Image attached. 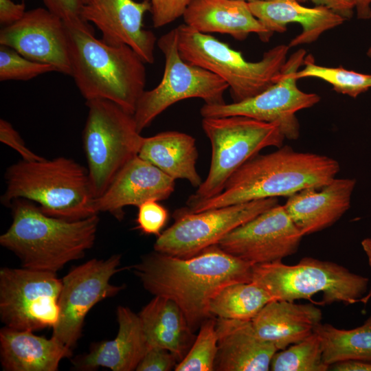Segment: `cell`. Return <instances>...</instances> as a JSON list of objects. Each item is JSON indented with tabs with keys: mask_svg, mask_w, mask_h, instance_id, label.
I'll list each match as a JSON object with an SVG mask.
<instances>
[{
	"mask_svg": "<svg viewBox=\"0 0 371 371\" xmlns=\"http://www.w3.org/2000/svg\"><path fill=\"white\" fill-rule=\"evenodd\" d=\"M252 266L217 244L190 258L155 251L131 269L147 291L174 301L194 332L203 322L213 317L210 303L222 289L251 282Z\"/></svg>",
	"mask_w": 371,
	"mask_h": 371,
	"instance_id": "cell-1",
	"label": "cell"
},
{
	"mask_svg": "<svg viewBox=\"0 0 371 371\" xmlns=\"http://www.w3.org/2000/svg\"><path fill=\"white\" fill-rule=\"evenodd\" d=\"M339 170V162L331 157L281 146L247 161L230 176L218 195L183 208L199 212L254 200L289 197L303 189L328 184Z\"/></svg>",
	"mask_w": 371,
	"mask_h": 371,
	"instance_id": "cell-2",
	"label": "cell"
},
{
	"mask_svg": "<svg viewBox=\"0 0 371 371\" xmlns=\"http://www.w3.org/2000/svg\"><path fill=\"white\" fill-rule=\"evenodd\" d=\"M65 25L71 76L82 97L111 101L133 115L145 91V62L128 45H111L95 38L85 21Z\"/></svg>",
	"mask_w": 371,
	"mask_h": 371,
	"instance_id": "cell-3",
	"label": "cell"
},
{
	"mask_svg": "<svg viewBox=\"0 0 371 371\" xmlns=\"http://www.w3.org/2000/svg\"><path fill=\"white\" fill-rule=\"evenodd\" d=\"M12 221L0 236L2 247L13 252L23 267L57 273L69 262L85 256L95 240L98 214L67 221L44 214L25 199L14 200Z\"/></svg>",
	"mask_w": 371,
	"mask_h": 371,
	"instance_id": "cell-4",
	"label": "cell"
},
{
	"mask_svg": "<svg viewBox=\"0 0 371 371\" xmlns=\"http://www.w3.org/2000/svg\"><path fill=\"white\" fill-rule=\"evenodd\" d=\"M6 189L1 202L10 207L16 199H25L45 214L78 221L98 214L93 207L88 170L72 159L21 160L5 173Z\"/></svg>",
	"mask_w": 371,
	"mask_h": 371,
	"instance_id": "cell-5",
	"label": "cell"
},
{
	"mask_svg": "<svg viewBox=\"0 0 371 371\" xmlns=\"http://www.w3.org/2000/svg\"><path fill=\"white\" fill-rule=\"evenodd\" d=\"M177 28L181 58L223 79L229 86L233 102L252 98L275 83L290 48L278 45L265 52L260 60L250 62L240 52L209 34L186 24Z\"/></svg>",
	"mask_w": 371,
	"mask_h": 371,
	"instance_id": "cell-6",
	"label": "cell"
},
{
	"mask_svg": "<svg viewBox=\"0 0 371 371\" xmlns=\"http://www.w3.org/2000/svg\"><path fill=\"white\" fill-rule=\"evenodd\" d=\"M251 282L276 300H311L322 293L321 304L359 302L367 293L369 279L330 261L305 257L294 265L282 260L253 265Z\"/></svg>",
	"mask_w": 371,
	"mask_h": 371,
	"instance_id": "cell-7",
	"label": "cell"
},
{
	"mask_svg": "<svg viewBox=\"0 0 371 371\" xmlns=\"http://www.w3.org/2000/svg\"><path fill=\"white\" fill-rule=\"evenodd\" d=\"M88 115L82 133L94 199L109 187L124 166L138 155L144 137L133 115L103 99L86 101Z\"/></svg>",
	"mask_w": 371,
	"mask_h": 371,
	"instance_id": "cell-8",
	"label": "cell"
},
{
	"mask_svg": "<svg viewBox=\"0 0 371 371\" xmlns=\"http://www.w3.org/2000/svg\"><path fill=\"white\" fill-rule=\"evenodd\" d=\"M201 126L211 144L210 170L186 204L218 195L243 164L265 148L281 147L285 138L278 125L242 115L203 117Z\"/></svg>",
	"mask_w": 371,
	"mask_h": 371,
	"instance_id": "cell-9",
	"label": "cell"
},
{
	"mask_svg": "<svg viewBox=\"0 0 371 371\" xmlns=\"http://www.w3.org/2000/svg\"><path fill=\"white\" fill-rule=\"evenodd\" d=\"M165 57V67L160 82L144 91L133 117L141 132L171 105L188 98H200L209 105L225 103L227 84L214 74L185 61L178 49L177 28L162 35L157 41Z\"/></svg>",
	"mask_w": 371,
	"mask_h": 371,
	"instance_id": "cell-10",
	"label": "cell"
},
{
	"mask_svg": "<svg viewBox=\"0 0 371 371\" xmlns=\"http://www.w3.org/2000/svg\"><path fill=\"white\" fill-rule=\"evenodd\" d=\"M62 280L56 273L27 268L0 270V317L5 326L36 331L58 322Z\"/></svg>",
	"mask_w": 371,
	"mask_h": 371,
	"instance_id": "cell-11",
	"label": "cell"
},
{
	"mask_svg": "<svg viewBox=\"0 0 371 371\" xmlns=\"http://www.w3.org/2000/svg\"><path fill=\"white\" fill-rule=\"evenodd\" d=\"M278 204V198H267L199 212L177 209L175 222L157 236L154 249L179 258L192 257Z\"/></svg>",
	"mask_w": 371,
	"mask_h": 371,
	"instance_id": "cell-12",
	"label": "cell"
},
{
	"mask_svg": "<svg viewBox=\"0 0 371 371\" xmlns=\"http://www.w3.org/2000/svg\"><path fill=\"white\" fill-rule=\"evenodd\" d=\"M306 52L299 49L284 64L277 81L258 95L238 102L209 105L200 109L203 117L242 115L278 126L284 137L296 139L300 124L296 112L310 108L320 100L316 93L301 91L295 74L304 64Z\"/></svg>",
	"mask_w": 371,
	"mask_h": 371,
	"instance_id": "cell-13",
	"label": "cell"
},
{
	"mask_svg": "<svg viewBox=\"0 0 371 371\" xmlns=\"http://www.w3.org/2000/svg\"><path fill=\"white\" fill-rule=\"evenodd\" d=\"M121 255L105 260L93 258L71 269L62 279L58 322L52 336L69 348L80 339L85 319L99 302L117 295L124 285L111 284V278L123 269Z\"/></svg>",
	"mask_w": 371,
	"mask_h": 371,
	"instance_id": "cell-14",
	"label": "cell"
},
{
	"mask_svg": "<svg viewBox=\"0 0 371 371\" xmlns=\"http://www.w3.org/2000/svg\"><path fill=\"white\" fill-rule=\"evenodd\" d=\"M303 236L284 205L278 204L232 230L218 245L257 265L280 261L295 254Z\"/></svg>",
	"mask_w": 371,
	"mask_h": 371,
	"instance_id": "cell-15",
	"label": "cell"
},
{
	"mask_svg": "<svg viewBox=\"0 0 371 371\" xmlns=\"http://www.w3.org/2000/svg\"><path fill=\"white\" fill-rule=\"evenodd\" d=\"M0 45L11 47L33 61L53 65L58 72L71 76L66 25L47 8L27 11L17 22L3 27Z\"/></svg>",
	"mask_w": 371,
	"mask_h": 371,
	"instance_id": "cell-16",
	"label": "cell"
},
{
	"mask_svg": "<svg viewBox=\"0 0 371 371\" xmlns=\"http://www.w3.org/2000/svg\"><path fill=\"white\" fill-rule=\"evenodd\" d=\"M148 11L149 0H82L80 16L96 26L104 43L128 45L145 63L153 64L157 38L143 24L144 16Z\"/></svg>",
	"mask_w": 371,
	"mask_h": 371,
	"instance_id": "cell-17",
	"label": "cell"
},
{
	"mask_svg": "<svg viewBox=\"0 0 371 371\" xmlns=\"http://www.w3.org/2000/svg\"><path fill=\"white\" fill-rule=\"evenodd\" d=\"M175 180L138 155L128 161L100 197L93 200L97 214L108 212L118 221L124 208L143 203L167 199L174 192Z\"/></svg>",
	"mask_w": 371,
	"mask_h": 371,
	"instance_id": "cell-18",
	"label": "cell"
},
{
	"mask_svg": "<svg viewBox=\"0 0 371 371\" xmlns=\"http://www.w3.org/2000/svg\"><path fill=\"white\" fill-rule=\"evenodd\" d=\"M355 179H336L321 188L303 189L288 197L284 207L302 234L308 235L336 223L349 209Z\"/></svg>",
	"mask_w": 371,
	"mask_h": 371,
	"instance_id": "cell-19",
	"label": "cell"
},
{
	"mask_svg": "<svg viewBox=\"0 0 371 371\" xmlns=\"http://www.w3.org/2000/svg\"><path fill=\"white\" fill-rule=\"evenodd\" d=\"M216 371H268L278 350L256 333L251 321L216 318Z\"/></svg>",
	"mask_w": 371,
	"mask_h": 371,
	"instance_id": "cell-20",
	"label": "cell"
},
{
	"mask_svg": "<svg viewBox=\"0 0 371 371\" xmlns=\"http://www.w3.org/2000/svg\"><path fill=\"white\" fill-rule=\"evenodd\" d=\"M118 331L116 337L92 347L90 351L74 360L80 370L104 367L113 371L136 370L149 349L138 314L129 308H117Z\"/></svg>",
	"mask_w": 371,
	"mask_h": 371,
	"instance_id": "cell-21",
	"label": "cell"
},
{
	"mask_svg": "<svg viewBox=\"0 0 371 371\" xmlns=\"http://www.w3.org/2000/svg\"><path fill=\"white\" fill-rule=\"evenodd\" d=\"M248 5L253 14L272 34L286 31L289 23L301 25L302 31L290 41L289 47L315 42L324 32L345 21L325 7H305L297 0H254L248 1Z\"/></svg>",
	"mask_w": 371,
	"mask_h": 371,
	"instance_id": "cell-22",
	"label": "cell"
},
{
	"mask_svg": "<svg viewBox=\"0 0 371 371\" xmlns=\"http://www.w3.org/2000/svg\"><path fill=\"white\" fill-rule=\"evenodd\" d=\"M182 17L184 24L199 32L225 34L238 41L254 33L268 42L273 35L243 0H190Z\"/></svg>",
	"mask_w": 371,
	"mask_h": 371,
	"instance_id": "cell-23",
	"label": "cell"
},
{
	"mask_svg": "<svg viewBox=\"0 0 371 371\" xmlns=\"http://www.w3.org/2000/svg\"><path fill=\"white\" fill-rule=\"evenodd\" d=\"M322 318L321 309L313 304L273 300L260 310L251 323L260 338L280 350L313 334Z\"/></svg>",
	"mask_w": 371,
	"mask_h": 371,
	"instance_id": "cell-24",
	"label": "cell"
},
{
	"mask_svg": "<svg viewBox=\"0 0 371 371\" xmlns=\"http://www.w3.org/2000/svg\"><path fill=\"white\" fill-rule=\"evenodd\" d=\"M71 349L52 336L3 327L0 330V357L6 371H56L60 362L70 357Z\"/></svg>",
	"mask_w": 371,
	"mask_h": 371,
	"instance_id": "cell-25",
	"label": "cell"
},
{
	"mask_svg": "<svg viewBox=\"0 0 371 371\" xmlns=\"http://www.w3.org/2000/svg\"><path fill=\"white\" fill-rule=\"evenodd\" d=\"M138 315L148 348L166 349L179 363L196 337L179 306L168 298L155 296Z\"/></svg>",
	"mask_w": 371,
	"mask_h": 371,
	"instance_id": "cell-26",
	"label": "cell"
},
{
	"mask_svg": "<svg viewBox=\"0 0 371 371\" xmlns=\"http://www.w3.org/2000/svg\"><path fill=\"white\" fill-rule=\"evenodd\" d=\"M138 156L175 180L186 179L196 188L203 182L196 168V140L187 133L168 131L144 137Z\"/></svg>",
	"mask_w": 371,
	"mask_h": 371,
	"instance_id": "cell-27",
	"label": "cell"
},
{
	"mask_svg": "<svg viewBox=\"0 0 371 371\" xmlns=\"http://www.w3.org/2000/svg\"><path fill=\"white\" fill-rule=\"evenodd\" d=\"M314 332L321 339L323 360L326 364L347 360L371 362V314L355 328L339 329L320 323Z\"/></svg>",
	"mask_w": 371,
	"mask_h": 371,
	"instance_id": "cell-28",
	"label": "cell"
},
{
	"mask_svg": "<svg viewBox=\"0 0 371 371\" xmlns=\"http://www.w3.org/2000/svg\"><path fill=\"white\" fill-rule=\"evenodd\" d=\"M273 300H276L256 283L238 282L222 289L212 299L209 310L216 318L251 321Z\"/></svg>",
	"mask_w": 371,
	"mask_h": 371,
	"instance_id": "cell-29",
	"label": "cell"
},
{
	"mask_svg": "<svg viewBox=\"0 0 371 371\" xmlns=\"http://www.w3.org/2000/svg\"><path fill=\"white\" fill-rule=\"evenodd\" d=\"M329 367L323 360L321 339L314 332L302 341L278 350L272 357L270 370L327 371Z\"/></svg>",
	"mask_w": 371,
	"mask_h": 371,
	"instance_id": "cell-30",
	"label": "cell"
},
{
	"mask_svg": "<svg viewBox=\"0 0 371 371\" xmlns=\"http://www.w3.org/2000/svg\"><path fill=\"white\" fill-rule=\"evenodd\" d=\"M303 65V69L295 74L297 80L304 78L321 79L331 85L337 92L352 98H357L371 88V74L348 70L341 67L318 65L311 54L305 57Z\"/></svg>",
	"mask_w": 371,
	"mask_h": 371,
	"instance_id": "cell-31",
	"label": "cell"
},
{
	"mask_svg": "<svg viewBox=\"0 0 371 371\" xmlns=\"http://www.w3.org/2000/svg\"><path fill=\"white\" fill-rule=\"evenodd\" d=\"M216 317L203 322L186 356L176 365L175 371H214L218 352Z\"/></svg>",
	"mask_w": 371,
	"mask_h": 371,
	"instance_id": "cell-32",
	"label": "cell"
},
{
	"mask_svg": "<svg viewBox=\"0 0 371 371\" xmlns=\"http://www.w3.org/2000/svg\"><path fill=\"white\" fill-rule=\"evenodd\" d=\"M51 71H56L53 65L33 61L14 49L0 45L1 81H25Z\"/></svg>",
	"mask_w": 371,
	"mask_h": 371,
	"instance_id": "cell-33",
	"label": "cell"
},
{
	"mask_svg": "<svg viewBox=\"0 0 371 371\" xmlns=\"http://www.w3.org/2000/svg\"><path fill=\"white\" fill-rule=\"evenodd\" d=\"M167 210L157 201H146L138 207L137 228L147 235L159 236L168 221Z\"/></svg>",
	"mask_w": 371,
	"mask_h": 371,
	"instance_id": "cell-34",
	"label": "cell"
},
{
	"mask_svg": "<svg viewBox=\"0 0 371 371\" xmlns=\"http://www.w3.org/2000/svg\"><path fill=\"white\" fill-rule=\"evenodd\" d=\"M153 25L154 27L165 26L183 14L190 0H149Z\"/></svg>",
	"mask_w": 371,
	"mask_h": 371,
	"instance_id": "cell-35",
	"label": "cell"
},
{
	"mask_svg": "<svg viewBox=\"0 0 371 371\" xmlns=\"http://www.w3.org/2000/svg\"><path fill=\"white\" fill-rule=\"evenodd\" d=\"M178 361L169 350L150 348L136 368L137 371H170L175 369Z\"/></svg>",
	"mask_w": 371,
	"mask_h": 371,
	"instance_id": "cell-36",
	"label": "cell"
},
{
	"mask_svg": "<svg viewBox=\"0 0 371 371\" xmlns=\"http://www.w3.org/2000/svg\"><path fill=\"white\" fill-rule=\"evenodd\" d=\"M0 141L15 150L23 160L40 161L45 159L27 148L19 133L4 119L0 120Z\"/></svg>",
	"mask_w": 371,
	"mask_h": 371,
	"instance_id": "cell-37",
	"label": "cell"
},
{
	"mask_svg": "<svg viewBox=\"0 0 371 371\" xmlns=\"http://www.w3.org/2000/svg\"><path fill=\"white\" fill-rule=\"evenodd\" d=\"M46 8L65 24L84 21L80 16L82 0H43Z\"/></svg>",
	"mask_w": 371,
	"mask_h": 371,
	"instance_id": "cell-38",
	"label": "cell"
},
{
	"mask_svg": "<svg viewBox=\"0 0 371 371\" xmlns=\"http://www.w3.org/2000/svg\"><path fill=\"white\" fill-rule=\"evenodd\" d=\"M25 3H15L12 0H0V23L3 27L10 25L25 15Z\"/></svg>",
	"mask_w": 371,
	"mask_h": 371,
	"instance_id": "cell-39",
	"label": "cell"
},
{
	"mask_svg": "<svg viewBox=\"0 0 371 371\" xmlns=\"http://www.w3.org/2000/svg\"><path fill=\"white\" fill-rule=\"evenodd\" d=\"M308 1L316 6H323L332 10L345 20L351 19L356 5L355 0H297L301 3Z\"/></svg>",
	"mask_w": 371,
	"mask_h": 371,
	"instance_id": "cell-40",
	"label": "cell"
},
{
	"mask_svg": "<svg viewBox=\"0 0 371 371\" xmlns=\"http://www.w3.org/2000/svg\"><path fill=\"white\" fill-rule=\"evenodd\" d=\"M329 370L371 371V362L359 360L343 361L330 365Z\"/></svg>",
	"mask_w": 371,
	"mask_h": 371,
	"instance_id": "cell-41",
	"label": "cell"
},
{
	"mask_svg": "<svg viewBox=\"0 0 371 371\" xmlns=\"http://www.w3.org/2000/svg\"><path fill=\"white\" fill-rule=\"evenodd\" d=\"M355 10L359 19H371V0H355Z\"/></svg>",
	"mask_w": 371,
	"mask_h": 371,
	"instance_id": "cell-42",
	"label": "cell"
},
{
	"mask_svg": "<svg viewBox=\"0 0 371 371\" xmlns=\"http://www.w3.org/2000/svg\"><path fill=\"white\" fill-rule=\"evenodd\" d=\"M361 245L367 256L368 264L371 267V238L363 239L361 241Z\"/></svg>",
	"mask_w": 371,
	"mask_h": 371,
	"instance_id": "cell-43",
	"label": "cell"
},
{
	"mask_svg": "<svg viewBox=\"0 0 371 371\" xmlns=\"http://www.w3.org/2000/svg\"><path fill=\"white\" fill-rule=\"evenodd\" d=\"M370 298H371V286L370 289L368 290V291H367L366 294H365L359 300V302H362L363 304H366L368 302V301L370 300Z\"/></svg>",
	"mask_w": 371,
	"mask_h": 371,
	"instance_id": "cell-44",
	"label": "cell"
},
{
	"mask_svg": "<svg viewBox=\"0 0 371 371\" xmlns=\"http://www.w3.org/2000/svg\"><path fill=\"white\" fill-rule=\"evenodd\" d=\"M366 54L368 58H371V46L368 48Z\"/></svg>",
	"mask_w": 371,
	"mask_h": 371,
	"instance_id": "cell-45",
	"label": "cell"
},
{
	"mask_svg": "<svg viewBox=\"0 0 371 371\" xmlns=\"http://www.w3.org/2000/svg\"><path fill=\"white\" fill-rule=\"evenodd\" d=\"M243 1H254V0H243Z\"/></svg>",
	"mask_w": 371,
	"mask_h": 371,
	"instance_id": "cell-46",
	"label": "cell"
},
{
	"mask_svg": "<svg viewBox=\"0 0 371 371\" xmlns=\"http://www.w3.org/2000/svg\"></svg>",
	"mask_w": 371,
	"mask_h": 371,
	"instance_id": "cell-47",
	"label": "cell"
}]
</instances>
